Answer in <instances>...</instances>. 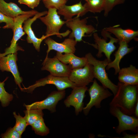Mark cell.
I'll return each instance as SVG.
<instances>
[{
  "label": "cell",
  "instance_id": "1",
  "mask_svg": "<svg viewBox=\"0 0 138 138\" xmlns=\"http://www.w3.org/2000/svg\"><path fill=\"white\" fill-rule=\"evenodd\" d=\"M117 85V91L110 106L118 107L123 113L132 116L138 100V85H127L119 82Z\"/></svg>",
  "mask_w": 138,
  "mask_h": 138
},
{
  "label": "cell",
  "instance_id": "2",
  "mask_svg": "<svg viewBox=\"0 0 138 138\" xmlns=\"http://www.w3.org/2000/svg\"><path fill=\"white\" fill-rule=\"evenodd\" d=\"M85 57L88 63L93 66L94 78L98 80L102 84V86L110 90L114 95H115L117 91L118 86L114 84L109 79L106 72L105 68L109 63L107 59L103 61L98 60L90 53L87 54Z\"/></svg>",
  "mask_w": 138,
  "mask_h": 138
},
{
  "label": "cell",
  "instance_id": "3",
  "mask_svg": "<svg viewBox=\"0 0 138 138\" xmlns=\"http://www.w3.org/2000/svg\"><path fill=\"white\" fill-rule=\"evenodd\" d=\"M57 10L54 8L48 9L47 14L44 17L39 18L41 21L46 26L47 28L45 35L49 37L56 35L60 38L65 37L71 32L69 30L65 32L60 33V30L63 26L65 24L66 21L62 20L57 12Z\"/></svg>",
  "mask_w": 138,
  "mask_h": 138
},
{
  "label": "cell",
  "instance_id": "4",
  "mask_svg": "<svg viewBox=\"0 0 138 138\" xmlns=\"http://www.w3.org/2000/svg\"><path fill=\"white\" fill-rule=\"evenodd\" d=\"M88 18L81 19L76 16L72 19L66 21V26L72 30L69 38L74 39L76 42L82 40L83 37L90 36L97 30L91 25L87 24Z\"/></svg>",
  "mask_w": 138,
  "mask_h": 138
},
{
  "label": "cell",
  "instance_id": "5",
  "mask_svg": "<svg viewBox=\"0 0 138 138\" xmlns=\"http://www.w3.org/2000/svg\"><path fill=\"white\" fill-rule=\"evenodd\" d=\"M87 90L90 97V100L86 106L83 109V113L85 116L88 114L93 106L96 108H100L102 101L113 95L108 89L99 85L95 79L94 80L92 84Z\"/></svg>",
  "mask_w": 138,
  "mask_h": 138
},
{
  "label": "cell",
  "instance_id": "6",
  "mask_svg": "<svg viewBox=\"0 0 138 138\" xmlns=\"http://www.w3.org/2000/svg\"><path fill=\"white\" fill-rule=\"evenodd\" d=\"M109 112L118 121V125L115 129L117 133L120 135L126 130L131 131L136 133L138 132L137 118L123 113L119 108L116 107L110 106Z\"/></svg>",
  "mask_w": 138,
  "mask_h": 138
},
{
  "label": "cell",
  "instance_id": "7",
  "mask_svg": "<svg viewBox=\"0 0 138 138\" xmlns=\"http://www.w3.org/2000/svg\"><path fill=\"white\" fill-rule=\"evenodd\" d=\"M93 34L96 48L98 50L96 56L98 57H101L102 56V53H103L109 63L111 61L110 56L116 48L114 44L118 42L119 40L112 37L109 32L104 29L102 31L101 34L104 38L99 37L97 33L95 32Z\"/></svg>",
  "mask_w": 138,
  "mask_h": 138
},
{
  "label": "cell",
  "instance_id": "8",
  "mask_svg": "<svg viewBox=\"0 0 138 138\" xmlns=\"http://www.w3.org/2000/svg\"><path fill=\"white\" fill-rule=\"evenodd\" d=\"M47 84L54 85L59 91L65 90L68 88L72 89L76 86L75 84L70 80L68 77H59L50 74L45 77L38 80L34 84L28 87L22 88L21 90L32 93L36 88Z\"/></svg>",
  "mask_w": 138,
  "mask_h": 138
},
{
  "label": "cell",
  "instance_id": "9",
  "mask_svg": "<svg viewBox=\"0 0 138 138\" xmlns=\"http://www.w3.org/2000/svg\"><path fill=\"white\" fill-rule=\"evenodd\" d=\"M36 14L28 13L22 14L14 18V27L13 30V36L11 41L10 45L9 47L5 49L4 53H0V57L9 54L17 53V51L18 50L22 51V49L18 45L17 42L25 34L23 29L22 24L25 20Z\"/></svg>",
  "mask_w": 138,
  "mask_h": 138
},
{
  "label": "cell",
  "instance_id": "10",
  "mask_svg": "<svg viewBox=\"0 0 138 138\" xmlns=\"http://www.w3.org/2000/svg\"><path fill=\"white\" fill-rule=\"evenodd\" d=\"M65 90L52 92L44 100L36 102L30 105H25L27 110L47 109L51 113L56 111V106L59 102L63 99L65 95Z\"/></svg>",
  "mask_w": 138,
  "mask_h": 138
},
{
  "label": "cell",
  "instance_id": "11",
  "mask_svg": "<svg viewBox=\"0 0 138 138\" xmlns=\"http://www.w3.org/2000/svg\"><path fill=\"white\" fill-rule=\"evenodd\" d=\"M68 77L76 86H86L94 78L93 66L88 63L82 68L72 69Z\"/></svg>",
  "mask_w": 138,
  "mask_h": 138
},
{
  "label": "cell",
  "instance_id": "12",
  "mask_svg": "<svg viewBox=\"0 0 138 138\" xmlns=\"http://www.w3.org/2000/svg\"><path fill=\"white\" fill-rule=\"evenodd\" d=\"M42 70L49 71L50 74L59 77H68L72 69L70 65L60 61L56 56L50 58L47 55L42 63Z\"/></svg>",
  "mask_w": 138,
  "mask_h": 138
},
{
  "label": "cell",
  "instance_id": "13",
  "mask_svg": "<svg viewBox=\"0 0 138 138\" xmlns=\"http://www.w3.org/2000/svg\"><path fill=\"white\" fill-rule=\"evenodd\" d=\"M72 89L71 94L64 100V103L66 107H70L71 106L74 107L75 114L78 115L83 111V101L88 88L86 86H75Z\"/></svg>",
  "mask_w": 138,
  "mask_h": 138
},
{
  "label": "cell",
  "instance_id": "14",
  "mask_svg": "<svg viewBox=\"0 0 138 138\" xmlns=\"http://www.w3.org/2000/svg\"><path fill=\"white\" fill-rule=\"evenodd\" d=\"M17 53H11L0 57V70L3 72L6 71L11 73L16 84L21 90L20 84L22 79L20 76L17 64Z\"/></svg>",
  "mask_w": 138,
  "mask_h": 138
},
{
  "label": "cell",
  "instance_id": "15",
  "mask_svg": "<svg viewBox=\"0 0 138 138\" xmlns=\"http://www.w3.org/2000/svg\"><path fill=\"white\" fill-rule=\"evenodd\" d=\"M48 11L38 12L32 18H29L25 20L23 23L22 28L24 31L27 35L26 40L28 43H32L35 49L38 52L40 50V46L42 41L48 37L45 35H43L42 37L38 38L35 36L31 27L33 22L40 17L46 15Z\"/></svg>",
  "mask_w": 138,
  "mask_h": 138
},
{
  "label": "cell",
  "instance_id": "16",
  "mask_svg": "<svg viewBox=\"0 0 138 138\" xmlns=\"http://www.w3.org/2000/svg\"><path fill=\"white\" fill-rule=\"evenodd\" d=\"M44 41L48 47L47 51V55H48L49 52L51 50L65 53H74L76 50L75 46L77 42L73 38L68 37L65 39L62 42L58 43L48 37L44 39Z\"/></svg>",
  "mask_w": 138,
  "mask_h": 138
},
{
  "label": "cell",
  "instance_id": "17",
  "mask_svg": "<svg viewBox=\"0 0 138 138\" xmlns=\"http://www.w3.org/2000/svg\"><path fill=\"white\" fill-rule=\"evenodd\" d=\"M58 14L63 16L66 21L70 20L75 16L80 17L85 15L88 12L80 1L78 3L71 5H64L57 10Z\"/></svg>",
  "mask_w": 138,
  "mask_h": 138
},
{
  "label": "cell",
  "instance_id": "18",
  "mask_svg": "<svg viewBox=\"0 0 138 138\" xmlns=\"http://www.w3.org/2000/svg\"><path fill=\"white\" fill-rule=\"evenodd\" d=\"M118 42L119 46L114 54V60L109 63L106 67V70H107L113 68L115 71V75L118 73L120 69L119 63L121 59L125 55L131 52L133 49V47L129 48L128 43L124 41H119Z\"/></svg>",
  "mask_w": 138,
  "mask_h": 138
},
{
  "label": "cell",
  "instance_id": "19",
  "mask_svg": "<svg viewBox=\"0 0 138 138\" xmlns=\"http://www.w3.org/2000/svg\"><path fill=\"white\" fill-rule=\"evenodd\" d=\"M119 82L125 84L138 85V69L130 65L129 67L120 69L118 73Z\"/></svg>",
  "mask_w": 138,
  "mask_h": 138
},
{
  "label": "cell",
  "instance_id": "20",
  "mask_svg": "<svg viewBox=\"0 0 138 138\" xmlns=\"http://www.w3.org/2000/svg\"><path fill=\"white\" fill-rule=\"evenodd\" d=\"M0 11L5 15L13 18L22 14L28 13L36 14L38 12L34 10L23 11L15 3L12 2L7 3L4 0H0Z\"/></svg>",
  "mask_w": 138,
  "mask_h": 138
},
{
  "label": "cell",
  "instance_id": "21",
  "mask_svg": "<svg viewBox=\"0 0 138 138\" xmlns=\"http://www.w3.org/2000/svg\"><path fill=\"white\" fill-rule=\"evenodd\" d=\"M63 63L69 64L72 69L82 68L87 63L85 57H79L74 55L73 53H62L57 52L55 56Z\"/></svg>",
  "mask_w": 138,
  "mask_h": 138
},
{
  "label": "cell",
  "instance_id": "22",
  "mask_svg": "<svg viewBox=\"0 0 138 138\" xmlns=\"http://www.w3.org/2000/svg\"><path fill=\"white\" fill-rule=\"evenodd\" d=\"M119 25L106 27L104 29L114 34L119 40L123 41L128 43L138 36V31L131 29H124L119 27Z\"/></svg>",
  "mask_w": 138,
  "mask_h": 138
},
{
  "label": "cell",
  "instance_id": "23",
  "mask_svg": "<svg viewBox=\"0 0 138 138\" xmlns=\"http://www.w3.org/2000/svg\"><path fill=\"white\" fill-rule=\"evenodd\" d=\"M83 5L88 12L95 13L104 10L105 3L104 0H91L86 2Z\"/></svg>",
  "mask_w": 138,
  "mask_h": 138
},
{
  "label": "cell",
  "instance_id": "24",
  "mask_svg": "<svg viewBox=\"0 0 138 138\" xmlns=\"http://www.w3.org/2000/svg\"><path fill=\"white\" fill-rule=\"evenodd\" d=\"M24 117L28 125H31L35 121L43 117V113L42 110L38 109L27 110L24 111Z\"/></svg>",
  "mask_w": 138,
  "mask_h": 138
},
{
  "label": "cell",
  "instance_id": "25",
  "mask_svg": "<svg viewBox=\"0 0 138 138\" xmlns=\"http://www.w3.org/2000/svg\"><path fill=\"white\" fill-rule=\"evenodd\" d=\"M31 126L32 129L37 134L45 136L49 133V129L45 125L43 117L36 120Z\"/></svg>",
  "mask_w": 138,
  "mask_h": 138
},
{
  "label": "cell",
  "instance_id": "26",
  "mask_svg": "<svg viewBox=\"0 0 138 138\" xmlns=\"http://www.w3.org/2000/svg\"><path fill=\"white\" fill-rule=\"evenodd\" d=\"M8 78L7 77L3 82H0V101L2 105L4 107L7 106L13 97L12 94L6 91L4 87L5 82Z\"/></svg>",
  "mask_w": 138,
  "mask_h": 138
},
{
  "label": "cell",
  "instance_id": "27",
  "mask_svg": "<svg viewBox=\"0 0 138 138\" xmlns=\"http://www.w3.org/2000/svg\"><path fill=\"white\" fill-rule=\"evenodd\" d=\"M13 114L16 119V123L13 128L21 135L28 125L24 117H21L19 114L17 115L16 112H13Z\"/></svg>",
  "mask_w": 138,
  "mask_h": 138
},
{
  "label": "cell",
  "instance_id": "28",
  "mask_svg": "<svg viewBox=\"0 0 138 138\" xmlns=\"http://www.w3.org/2000/svg\"><path fill=\"white\" fill-rule=\"evenodd\" d=\"M45 7L48 9L54 8L57 10L66 5L68 0H42Z\"/></svg>",
  "mask_w": 138,
  "mask_h": 138
},
{
  "label": "cell",
  "instance_id": "29",
  "mask_svg": "<svg viewBox=\"0 0 138 138\" xmlns=\"http://www.w3.org/2000/svg\"><path fill=\"white\" fill-rule=\"evenodd\" d=\"M125 0H104L105 7L104 15L105 17L108 16L109 12L116 6L123 3Z\"/></svg>",
  "mask_w": 138,
  "mask_h": 138
},
{
  "label": "cell",
  "instance_id": "30",
  "mask_svg": "<svg viewBox=\"0 0 138 138\" xmlns=\"http://www.w3.org/2000/svg\"><path fill=\"white\" fill-rule=\"evenodd\" d=\"M2 22L6 24L3 27V29H11L12 30H13L14 27V18L8 17L0 11V23Z\"/></svg>",
  "mask_w": 138,
  "mask_h": 138
},
{
  "label": "cell",
  "instance_id": "31",
  "mask_svg": "<svg viewBox=\"0 0 138 138\" xmlns=\"http://www.w3.org/2000/svg\"><path fill=\"white\" fill-rule=\"evenodd\" d=\"M3 138H20L21 135L13 128L8 129L4 133L1 135Z\"/></svg>",
  "mask_w": 138,
  "mask_h": 138
},
{
  "label": "cell",
  "instance_id": "32",
  "mask_svg": "<svg viewBox=\"0 0 138 138\" xmlns=\"http://www.w3.org/2000/svg\"><path fill=\"white\" fill-rule=\"evenodd\" d=\"M42 0H18V2L20 4L26 5L32 9L37 7Z\"/></svg>",
  "mask_w": 138,
  "mask_h": 138
},
{
  "label": "cell",
  "instance_id": "33",
  "mask_svg": "<svg viewBox=\"0 0 138 138\" xmlns=\"http://www.w3.org/2000/svg\"><path fill=\"white\" fill-rule=\"evenodd\" d=\"M122 135L123 137L122 138H138V132L135 134H128L124 132H122Z\"/></svg>",
  "mask_w": 138,
  "mask_h": 138
},
{
  "label": "cell",
  "instance_id": "34",
  "mask_svg": "<svg viewBox=\"0 0 138 138\" xmlns=\"http://www.w3.org/2000/svg\"><path fill=\"white\" fill-rule=\"evenodd\" d=\"M134 114L135 117L138 118V100L136 103L134 111Z\"/></svg>",
  "mask_w": 138,
  "mask_h": 138
},
{
  "label": "cell",
  "instance_id": "35",
  "mask_svg": "<svg viewBox=\"0 0 138 138\" xmlns=\"http://www.w3.org/2000/svg\"><path fill=\"white\" fill-rule=\"evenodd\" d=\"M85 0L86 1V2H87L90 1L91 0Z\"/></svg>",
  "mask_w": 138,
  "mask_h": 138
}]
</instances>
